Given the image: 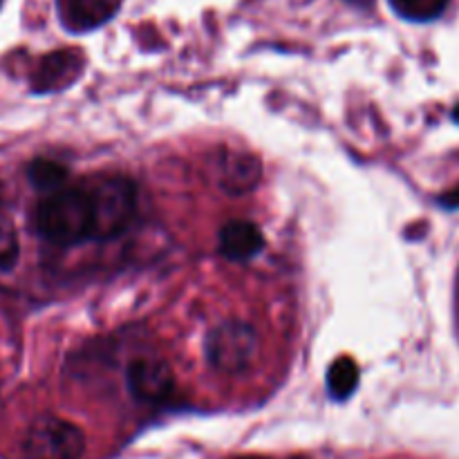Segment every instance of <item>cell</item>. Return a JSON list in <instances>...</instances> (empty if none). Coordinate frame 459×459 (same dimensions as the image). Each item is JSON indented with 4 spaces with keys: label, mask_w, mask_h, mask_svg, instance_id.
<instances>
[{
    "label": "cell",
    "mask_w": 459,
    "mask_h": 459,
    "mask_svg": "<svg viewBox=\"0 0 459 459\" xmlns=\"http://www.w3.org/2000/svg\"><path fill=\"white\" fill-rule=\"evenodd\" d=\"M92 204L83 184L45 193L34 211V229L56 247H74L92 238Z\"/></svg>",
    "instance_id": "1"
},
{
    "label": "cell",
    "mask_w": 459,
    "mask_h": 459,
    "mask_svg": "<svg viewBox=\"0 0 459 459\" xmlns=\"http://www.w3.org/2000/svg\"><path fill=\"white\" fill-rule=\"evenodd\" d=\"M92 204V240H112L128 231L137 215V188L128 178L106 175L83 184Z\"/></svg>",
    "instance_id": "2"
},
{
    "label": "cell",
    "mask_w": 459,
    "mask_h": 459,
    "mask_svg": "<svg viewBox=\"0 0 459 459\" xmlns=\"http://www.w3.org/2000/svg\"><path fill=\"white\" fill-rule=\"evenodd\" d=\"M206 361L220 375H242L258 352V334L249 323L224 321L206 336Z\"/></svg>",
    "instance_id": "3"
},
{
    "label": "cell",
    "mask_w": 459,
    "mask_h": 459,
    "mask_svg": "<svg viewBox=\"0 0 459 459\" xmlns=\"http://www.w3.org/2000/svg\"><path fill=\"white\" fill-rule=\"evenodd\" d=\"M83 451L85 437L79 426L54 415L39 417L22 442L25 459H81Z\"/></svg>",
    "instance_id": "4"
},
{
    "label": "cell",
    "mask_w": 459,
    "mask_h": 459,
    "mask_svg": "<svg viewBox=\"0 0 459 459\" xmlns=\"http://www.w3.org/2000/svg\"><path fill=\"white\" fill-rule=\"evenodd\" d=\"M126 385L137 402L161 403L173 394L175 377L164 359L139 357L126 368Z\"/></svg>",
    "instance_id": "5"
},
{
    "label": "cell",
    "mask_w": 459,
    "mask_h": 459,
    "mask_svg": "<svg viewBox=\"0 0 459 459\" xmlns=\"http://www.w3.org/2000/svg\"><path fill=\"white\" fill-rule=\"evenodd\" d=\"M124 0H56L61 25L72 34L103 27L117 16Z\"/></svg>",
    "instance_id": "6"
},
{
    "label": "cell",
    "mask_w": 459,
    "mask_h": 459,
    "mask_svg": "<svg viewBox=\"0 0 459 459\" xmlns=\"http://www.w3.org/2000/svg\"><path fill=\"white\" fill-rule=\"evenodd\" d=\"M260 175H263L260 161L249 152L222 151L215 157V179L224 193L245 195L258 186Z\"/></svg>",
    "instance_id": "7"
},
{
    "label": "cell",
    "mask_w": 459,
    "mask_h": 459,
    "mask_svg": "<svg viewBox=\"0 0 459 459\" xmlns=\"http://www.w3.org/2000/svg\"><path fill=\"white\" fill-rule=\"evenodd\" d=\"M83 72V56L76 49H58L40 58L34 74L36 92H58L74 83Z\"/></svg>",
    "instance_id": "8"
},
{
    "label": "cell",
    "mask_w": 459,
    "mask_h": 459,
    "mask_svg": "<svg viewBox=\"0 0 459 459\" xmlns=\"http://www.w3.org/2000/svg\"><path fill=\"white\" fill-rule=\"evenodd\" d=\"M263 247L264 238L260 233V227L249 222V220H231V222L220 229L218 249L224 258L242 263V260L258 255Z\"/></svg>",
    "instance_id": "9"
},
{
    "label": "cell",
    "mask_w": 459,
    "mask_h": 459,
    "mask_svg": "<svg viewBox=\"0 0 459 459\" xmlns=\"http://www.w3.org/2000/svg\"><path fill=\"white\" fill-rule=\"evenodd\" d=\"M359 385V366L354 359L341 357L327 370V393L334 399L343 402V399L352 397V393Z\"/></svg>",
    "instance_id": "10"
},
{
    "label": "cell",
    "mask_w": 459,
    "mask_h": 459,
    "mask_svg": "<svg viewBox=\"0 0 459 459\" xmlns=\"http://www.w3.org/2000/svg\"><path fill=\"white\" fill-rule=\"evenodd\" d=\"M30 182L43 193L58 191V188L65 186L67 169L63 164H58V161L45 160V157H40V160L31 161Z\"/></svg>",
    "instance_id": "11"
},
{
    "label": "cell",
    "mask_w": 459,
    "mask_h": 459,
    "mask_svg": "<svg viewBox=\"0 0 459 459\" xmlns=\"http://www.w3.org/2000/svg\"><path fill=\"white\" fill-rule=\"evenodd\" d=\"M451 0H390V7L412 22L435 21L444 13Z\"/></svg>",
    "instance_id": "12"
},
{
    "label": "cell",
    "mask_w": 459,
    "mask_h": 459,
    "mask_svg": "<svg viewBox=\"0 0 459 459\" xmlns=\"http://www.w3.org/2000/svg\"><path fill=\"white\" fill-rule=\"evenodd\" d=\"M21 245H18V231L9 211L0 204V269L7 272L16 264Z\"/></svg>",
    "instance_id": "13"
},
{
    "label": "cell",
    "mask_w": 459,
    "mask_h": 459,
    "mask_svg": "<svg viewBox=\"0 0 459 459\" xmlns=\"http://www.w3.org/2000/svg\"><path fill=\"white\" fill-rule=\"evenodd\" d=\"M345 3H350L357 9H370L372 4H375V0H345Z\"/></svg>",
    "instance_id": "14"
},
{
    "label": "cell",
    "mask_w": 459,
    "mask_h": 459,
    "mask_svg": "<svg viewBox=\"0 0 459 459\" xmlns=\"http://www.w3.org/2000/svg\"><path fill=\"white\" fill-rule=\"evenodd\" d=\"M455 119H457V121H459V106H457V108H455Z\"/></svg>",
    "instance_id": "15"
},
{
    "label": "cell",
    "mask_w": 459,
    "mask_h": 459,
    "mask_svg": "<svg viewBox=\"0 0 459 459\" xmlns=\"http://www.w3.org/2000/svg\"><path fill=\"white\" fill-rule=\"evenodd\" d=\"M238 459H263V457H238Z\"/></svg>",
    "instance_id": "16"
},
{
    "label": "cell",
    "mask_w": 459,
    "mask_h": 459,
    "mask_svg": "<svg viewBox=\"0 0 459 459\" xmlns=\"http://www.w3.org/2000/svg\"><path fill=\"white\" fill-rule=\"evenodd\" d=\"M0 4H3V0H0Z\"/></svg>",
    "instance_id": "17"
}]
</instances>
